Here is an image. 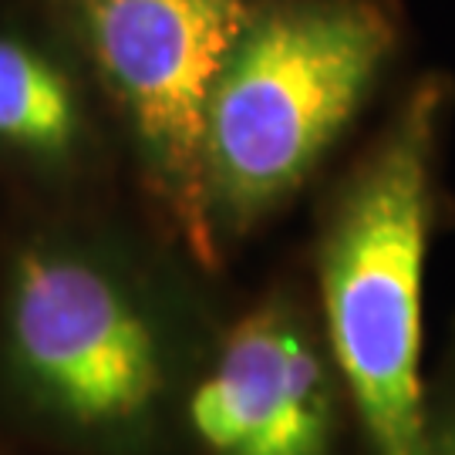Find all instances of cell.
I'll return each instance as SVG.
<instances>
[{
  "label": "cell",
  "mask_w": 455,
  "mask_h": 455,
  "mask_svg": "<svg viewBox=\"0 0 455 455\" xmlns=\"http://www.w3.org/2000/svg\"><path fill=\"white\" fill-rule=\"evenodd\" d=\"M445 88L422 78L408 92L317 246L321 334L374 455H425L422 291Z\"/></svg>",
  "instance_id": "obj_2"
},
{
  "label": "cell",
  "mask_w": 455,
  "mask_h": 455,
  "mask_svg": "<svg viewBox=\"0 0 455 455\" xmlns=\"http://www.w3.org/2000/svg\"><path fill=\"white\" fill-rule=\"evenodd\" d=\"M425 455H455V351L425 388Z\"/></svg>",
  "instance_id": "obj_7"
},
{
  "label": "cell",
  "mask_w": 455,
  "mask_h": 455,
  "mask_svg": "<svg viewBox=\"0 0 455 455\" xmlns=\"http://www.w3.org/2000/svg\"><path fill=\"white\" fill-rule=\"evenodd\" d=\"M196 361L176 310L125 250L37 229L0 283V391L24 422L82 455H148L180 419Z\"/></svg>",
  "instance_id": "obj_1"
},
{
  "label": "cell",
  "mask_w": 455,
  "mask_h": 455,
  "mask_svg": "<svg viewBox=\"0 0 455 455\" xmlns=\"http://www.w3.org/2000/svg\"><path fill=\"white\" fill-rule=\"evenodd\" d=\"M88 112L78 75L37 34L0 24V159L65 176L84 159Z\"/></svg>",
  "instance_id": "obj_6"
},
{
  "label": "cell",
  "mask_w": 455,
  "mask_h": 455,
  "mask_svg": "<svg viewBox=\"0 0 455 455\" xmlns=\"http://www.w3.org/2000/svg\"><path fill=\"white\" fill-rule=\"evenodd\" d=\"M341 395L321 327L297 300L270 297L193 364L180 419L199 455H331Z\"/></svg>",
  "instance_id": "obj_5"
},
{
  "label": "cell",
  "mask_w": 455,
  "mask_h": 455,
  "mask_svg": "<svg viewBox=\"0 0 455 455\" xmlns=\"http://www.w3.org/2000/svg\"><path fill=\"white\" fill-rule=\"evenodd\" d=\"M263 0H54L112 101L142 182L203 267L220 260L203 199V122L229 48Z\"/></svg>",
  "instance_id": "obj_4"
},
{
  "label": "cell",
  "mask_w": 455,
  "mask_h": 455,
  "mask_svg": "<svg viewBox=\"0 0 455 455\" xmlns=\"http://www.w3.org/2000/svg\"><path fill=\"white\" fill-rule=\"evenodd\" d=\"M398 41L385 0H263L229 48L203 122L216 250L291 199L355 122Z\"/></svg>",
  "instance_id": "obj_3"
}]
</instances>
